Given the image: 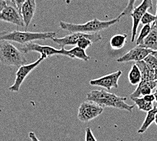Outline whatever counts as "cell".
<instances>
[{
  "mask_svg": "<svg viewBox=\"0 0 157 141\" xmlns=\"http://www.w3.org/2000/svg\"><path fill=\"white\" fill-rule=\"evenodd\" d=\"M137 66L139 67L142 75L141 81H154V75H155V69L150 67L144 61L136 62Z\"/></svg>",
  "mask_w": 157,
  "mask_h": 141,
  "instance_id": "cell-16",
  "label": "cell"
},
{
  "mask_svg": "<svg viewBox=\"0 0 157 141\" xmlns=\"http://www.w3.org/2000/svg\"><path fill=\"white\" fill-rule=\"evenodd\" d=\"M36 10V0H27L22 6L21 14L25 22V28H27L30 25L32 19L33 18Z\"/></svg>",
  "mask_w": 157,
  "mask_h": 141,
  "instance_id": "cell-12",
  "label": "cell"
},
{
  "mask_svg": "<svg viewBox=\"0 0 157 141\" xmlns=\"http://www.w3.org/2000/svg\"><path fill=\"white\" fill-rule=\"evenodd\" d=\"M86 33H70L69 35H67L64 37L61 38H56L54 37L52 39L54 43L59 45L61 47V48H64L67 45H76L77 44L78 41L79 39L84 36Z\"/></svg>",
  "mask_w": 157,
  "mask_h": 141,
  "instance_id": "cell-13",
  "label": "cell"
},
{
  "mask_svg": "<svg viewBox=\"0 0 157 141\" xmlns=\"http://www.w3.org/2000/svg\"><path fill=\"white\" fill-rule=\"evenodd\" d=\"M155 123H156V125L157 126V112H156V115H155Z\"/></svg>",
  "mask_w": 157,
  "mask_h": 141,
  "instance_id": "cell-33",
  "label": "cell"
},
{
  "mask_svg": "<svg viewBox=\"0 0 157 141\" xmlns=\"http://www.w3.org/2000/svg\"><path fill=\"white\" fill-rule=\"evenodd\" d=\"M127 34H117L113 36L110 40V47L113 50H120L127 43Z\"/></svg>",
  "mask_w": 157,
  "mask_h": 141,
  "instance_id": "cell-18",
  "label": "cell"
},
{
  "mask_svg": "<svg viewBox=\"0 0 157 141\" xmlns=\"http://www.w3.org/2000/svg\"><path fill=\"white\" fill-rule=\"evenodd\" d=\"M24 54L9 41H0V62L3 65L14 67L25 65L27 60Z\"/></svg>",
  "mask_w": 157,
  "mask_h": 141,
  "instance_id": "cell-4",
  "label": "cell"
},
{
  "mask_svg": "<svg viewBox=\"0 0 157 141\" xmlns=\"http://www.w3.org/2000/svg\"><path fill=\"white\" fill-rule=\"evenodd\" d=\"M154 25H155V26H156V27H157V18H156V21H155V22H154V23H153Z\"/></svg>",
  "mask_w": 157,
  "mask_h": 141,
  "instance_id": "cell-34",
  "label": "cell"
},
{
  "mask_svg": "<svg viewBox=\"0 0 157 141\" xmlns=\"http://www.w3.org/2000/svg\"><path fill=\"white\" fill-rule=\"evenodd\" d=\"M29 138H30L31 141H40L37 139V136H36L35 134L33 132H30L29 133Z\"/></svg>",
  "mask_w": 157,
  "mask_h": 141,
  "instance_id": "cell-29",
  "label": "cell"
},
{
  "mask_svg": "<svg viewBox=\"0 0 157 141\" xmlns=\"http://www.w3.org/2000/svg\"><path fill=\"white\" fill-rule=\"evenodd\" d=\"M156 15H153L152 14H150L149 12H146L144 16H142V18L141 19V23L143 24L144 25H150L151 23H154L156 19Z\"/></svg>",
  "mask_w": 157,
  "mask_h": 141,
  "instance_id": "cell-23",
  "label": "cell"
},
{
  "mask_svg": "<svg viewBox=\"0 0 157 141\" xmlns=\"http://www.w3.org/2000/svg\"><path fill=\"white\" fill-rule=\"evenodd\" d=\"M55 32H29L14 31H3L0 32V41L6 40L25 44L35 40H46L56 37Z\"/></svg>",
  "mask_w": 157,
  "mask_h": 141,
  "instance_id": "cell-3",
  "label": "cell"
},
{
  "mask_svg": "<svg viewBox=\"0 0 157 141\" xmlns=\"http://www.w3.org/2000/svg\"><path fill=\"white\" fill-rule=\"evenodd\" d=\"M154 96H155V100H156V102L157 103V90H156L155 92L154 93Z\"/></svg>",
  "mask_w": 157,
  "mask_h": 141,
  "instance_id": "cell-32",
  "label": "cell"
},
{
  "mask_svg": "<svg viewBox=\"0 0 157 141\" xmlns=\"http://www.w3.org/2000/svg\"><path fill=\"white\" fill-rule=\"evenodd\" d=\"M154 80H155V81L157 80V69H155V75H154Z\"/></svg>",
  "mask_w": 157,
  "mask_h": 141,
  "instance_id": "cell-30",
  "label": "cell"
},
{
  "mask_svg": "<svg viewBox=\"0 0 157 141\" xmlns=\"http://www.w3.org/2000/svg\"><path fill=\"white\" fill-rule=\"evenodd\" d=\"M152 52V51L150 49L144 48L141 45H137L123 57L118 58L117 61L118 63H126V62L130 61H135L136 63V62L143 61Z\"/></svg>",
  "mask_w": 157,
  "mask_h": 141,
  "instance_id": "cell-11",
  "label": "cell"
},
{
  "mask_svg": "<svg viewBox=\"0 0 157 141\" xmlns=\"http://www.w3.org/2000/svg\"><path fill=\"white\" fill-rule=\"evenodd\" d=\"M143 61H144L150 67H152L154 69H157V58L151 53L147 56Z\"/></svg>",
  "mask_w": 157,
  "mask_h": 141,
  "instance_id": "cell-24",
  "label": "cell"
},
{
  "mask_svg": "<svg viewBox=\"0 0 157 141\" xmlns=\"http://www.w3.org/2000/svg\"><path fill=\"white\" fill-rule=\"evenodd\" d=\"M26 1H27V0H11L12 5L17 8L19 11L21 10L22 6L23 5V4Z\"/></svg>",
  "mask_w": 157,
  "mask_h": 141,
  "instance_id": "cell-26",
  "label": "cell"
},
{
  "mask_svg": "<svg viewBox=\"0 0 157 141\" xmlns=\"http://www.w3.org/2000/svg\"><path fill=\"white\" fill-rule=\"evenodd\" d=\"M104 109V107L93 101H85L78 107L77 118L82 122H89L100 116Z\"/></svg>",
  "mask_w": 157,
  "mask_h": 141,
  "instance_id": "cell-6",
  "label": "cell"
},
{
  "mask_svg": "<svg viewBox=\"0 0 157 141\" xmlns=\"http://www.w3.org/2000/svg\"><path fill=\"white\" fill-rule=\"evenodd\" d=\"M156 88V81H141L137 86L136 90L130 94V98H139L141 96L143 97L152 94V90Z\"/></svg>",
  "mask_w": 157,
  "mask_h": 141,
  "instance_id": "cell-14",
  "label": "cell"
},
{
  "mask_svg": "<svg viewBox=\"0 0 157 141\" xmlns=\"http://www.w3.org/2000/svg\"><path fill=\"white\" fill-rule=\"evenodd\" d=\"M143 98H144L147 102H149V103H153L154 101L155 100V97L154 96V94H152L146 95V96H144Z\"/></svg>",
  "mask_w": 157,
  "mask_h": 141,
  "instance_id": "cell-27",
  "label": "cell"
},
{
  "mask_svg": "<svg viewBox=\"0 0 157 141\" xmlns=\"http://www.w3.org/2000/svg\"><path fill=\"white\" fill-rule=\"evenodd\" d=\"M156 112H157L156 106H155L152 110H150L148 111V112H147V115L145 118L144 122H143L142 126L140 127V128L137 130V133L143 134L147 130H148V127L151 126V124L155 122V115Z\"/></svg>",
  "mask_w": 157,
  "mask_h": 141,
  "instance_id": "cell-17",
  "label": "cell"
},
{
  "mask_svg": "<svg viewBox=\"0 0 157 141\" xmlns=\"http://www.w3.org/2000/svg\"><path fill=\"white\" fill-rule=\"evenodd\" d=\"M68 52H69L71 55L73 57V59L77 58L86 62L90 61V57H89V56L86 54L85 50L78 46L73 48L71 49L70 50H68Z\"/></svg>",
  "mask_w": 157,
  "mask_h": 141,
  "instance_id": "cell-21",
  "label": "cell"
},
{
  "mask_svg": "<svg viewBox=\"0 0 157 141\" xmlns=\"http://www.w3.org/2000/svg\"><path fill=\"white\" fill-rule=\"evenodd\" d=\"M21 50L24 54L31 52H37L41 54V56H44L46 58L54 55H63L73 59L68 50H65L64 48H61L58 50V49L49 46V45H41L33 41L24 44L23 46L21 48Z\"/></svg>",
  "mask_w": 157,
  "mask_h": 141,
  "instance_id": "cell-5",
  "label": "cell"
},
{
  "mask_svg": "<svg viewBox=\"0 0 157 141\" xmlns=\"http://www.w3.org/2000/svg\"><path fill=\"white\" fill-rule=\"evenodd\" d=\"M151 54H152L153 56H155V57L157 58V50H156V51H152V52H151Z\"/></svg>",
  "mask_w": 157,
  "mask_h": 141,
  "instance_id": "cell-31",
  "label": "cell"
},
{
  "mask_svg": "<svg viewBox=\"0 0 157 141\" xmlns=\"http://www.w3.org/2000/svg\"><path fill=\"white\" fill-rule=\"evenodd\" d=\"M151 30V26L150 25H145L141 29L140 32V34L136 39V45H142L143 44L144 39L148 35L149 33Z\"/></svg>",
  "mask_w": 157,
  "mask_h": 141,
  "instance_id": "cell-22",
  "label": "cell"
},
{
  "mask_svg": "<svg viewBox=\"0 0 157 141\" xmlns=\"http://www.w3.org/2000/svg\"><path fill=\"white\" fill-rule=\"evenodd\" d=\"M121 75V71H117L114 73L104 75V76L96 79V80H91L90 81V84L91 86L106 88L108 90H110L113 88H117L119 87L118 82H119V80Z\"/></svg>",
  "mask_w": 157,
  "mask_h": 141,
  "instance_id": "cell-9",
  "label": "cell"
},
{
  "mask_svg": "<svg viewBox=\"0 0 157 141\" xmlns=\"http://www.w3.org/2000/svg\"><path fill=\"white\" fill-rule=\"evenodd\" d=\"M156 16L157 17V0H156Z\"/></svg>",
  "mask_w": 157,
  "mask_h": 141,
  "instance_id": "cell-35",
  "label": "cell"
},
{
  "mask_svg": "<svg viewBox=\"0 0 157 141\" xmlns=\"http://www.w3.org/2000/svg\"><path fill=\"white\" fill-rule=\"evenodd\" d=\"M46 57L44 56H41L38 60L35 62L31 64H25L23 65H21L19 67L18 71L16 73V78L14 84L8 88V90L11 92H18L20 90V88L21 87V85L23 83V81L28 75L30 74L31 72L33 71L36 67H37L39 64H40L42 61L45 60Z\"/></svg>",
  "mask_w": 157,
  "mask_h": 141,
  "instance_id": "cell-7",
  "label": "cell"
},
{
  "mask_svg": "<svg viewBox=\"0 0 157 141\" xmlns=\"http://www.w3.org/2000/svg\"><path fill=\"white\" fill-rule=\"evenodd\" d=\"M135 103L136 105L138 107L139 110L148 112L149 111L153 109V103H149L144 99V98H131Z\"/></svg>",
  "mask_w": 157,
  "mask_h": 141,
  "instance_id": "cell-20",
  "label": "cell"
},
{
  "mask_svg": "<svg viewBox=\"0 0 157 141\" xmlns=\"http://www.w3.org/2000/svg\"><path fill=\"white\" fill-rule=\"evenodd\" d=\"M152 0H143L142 2L138 6L135 7L130 16L133 19V25L132 30V41L136 40L137 28L141 21L144 14L147 12L148 10L152 9Z\"/></svg>",
  "mask_w": 157,
  "mask_h": 141,
  "instance_id": "cell-8",
  "label": "cell"
},
{
  "mask_svg": "<svg viewBox=\"0 0 157 141\" xmlns=\"http://www.w3.org/2000/svg\"><path fill=\"white\" fill-rule=\"evenodd\" d=\"M141 46L150 49L152 51L157 50V27L154 24L151 27V30L148 35L144 39Z\"/></svg>",
  "mask_w": 157,
  "mask_h": 141,
  "instance_id": "cell-15",
  "label": "cell"
},
{
  "mask_svg": "<svg viewBox=\"0 0 157 141\" xmlns=\"http://www.w3.org/2000/svg\"><path fill=\"white\" fill-rule=\"evenodd\" d=\"M87 100L93 101L102 107H113L121 110H125L132 113L134 105H129L125 101L126 97L119 96L117 95L108 92L101 90H91L87 94Z\"/></svg>",
  "mask_w": 157,
  "mask_h": 141,
  "instance_id": "cell-1",
  "label": "cell"
},
{
  "mask_svg": "<svg viewBox=\"0 0 157 141\" xmlns=\"http://www.w3.org/2000/svg\"><path fill=\"white\" fill-rule=\"evenodd\" d=\"M0 21L14 24L20 27H25V22L21 12L13 5H8L0 13Z\"/></svg>",
  "mask_w": 157,
  "mask_h": 141,
  "instance_id": "cell-10",
  "label": "cell"
},
{
  "mask_svg": "<svg viewBox=\"0 0 157 141\" xmlns=\"http://www.w3.org/2000/svg\"><path fill=\"white\" fill-rule=\"evenodd\" d=\"M129 83L132 85H138L142 81V75L139 67L137 65H133L128 73Z\"/></svg>",
  "mask_w": 157,
  "mask_h": 141,
  "instance_id": "cell-19",
  "label": "cell"
},
{
  "mask_svg": "<svg viewBox=\"0 0 157 141\" xmlns=\"http://www.w3.org/2000/svg\"><path fill=\"white\" fill-rule=\"evenodd\" d=\"M8 6V2L6 0H0V13Z\"/></svg>",
  "mask_w": 157,
  "mask_h": 141,
  "instance_id": "cell-28",
  "label": "cell"
},
{
  "mask_svg": "<svg viewBox=\"0 0 157 141\" xmlns=\"http://www.w3.org/2000/svg\"><path fill=\"white\" fill-rule=\"evenodd\" d=\"M85 141H98L94 136L90 127H87L86 129V136H85Z\"/></svg>",
  "mask_w": 157,
  "mask_h": 141,
  "instance_id": "cell-25",
  "label": "cell"
},
{
  "mask_svg": "<svg viewBox=\"0 0 157 141\" xmlns=\"http://www.w3.org/2000/svg\"><path fill=\"white\" fill-rule=\"evenodd\" d=\"M156 87L157 88V80L156 81Z\"/></svg>",
  "mask_w": 157,
  "mask_h": 141,
  "instance_id": "cell-36",
  "label": "cell"
},
{
  "mask_svg": "<svg viewBox=\"0 0 157 141\" xmlns=\"http://www.w3.org/2000/svg\"><path fill=\"white\" fill-rule=\"evenodd\" d=\"M121 16H119L116 18L108 21H102L98 18H94L88 21L84 24H73L68 23L64 21L59 22L60 28L64 31H66L73 33H97L100 31L109 28L110 26L117 23L120 21Z\"/></svg>",
  "mask_w": 157,
  "mask_h": 141,
  "instance_id": "cell-2",
  "label": "cell"
}]
</instances>
